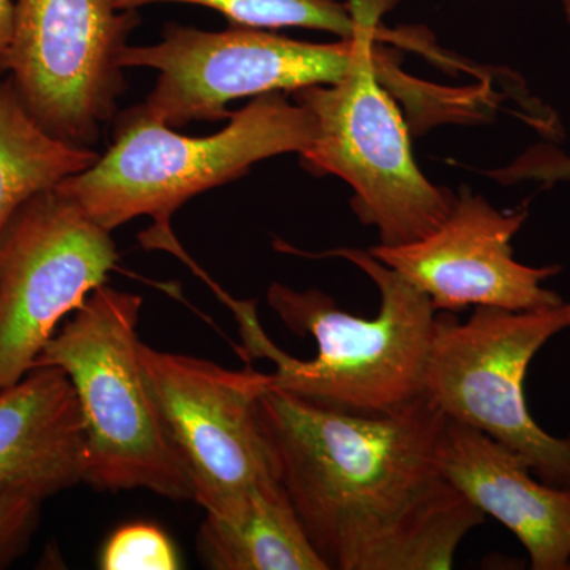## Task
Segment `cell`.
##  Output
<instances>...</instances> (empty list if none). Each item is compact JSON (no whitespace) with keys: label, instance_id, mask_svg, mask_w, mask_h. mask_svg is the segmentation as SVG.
Listing matches in <instances>:
<instances>
[{"label":"cell","instance_id":"12","mask_svg":"<svg viewBox=\"0 0 570 570\" xmlns=\"http://www.w3.org/2000/svg\"><path fill=\"white\" fill-rule=\"evenodd\" d=\"M439 464L474 508L515 535L532 570H570L569 489L542 482L519 453L449 417Z\"/></svg>","mask_w":570,"mask_h":570},{"label":"cell","instance_id":"4","mask_svg":"<svg viewBox=\"0 0 570 570\" xmlns=\"http://www.w3.org/2000/svg\"><path fill=\"white\" fill-rule=\"evenodd\" d=\"M141 305L140 295L100 285L56 330L33 367H59L73 385L86 436V483L195 501L189 471L142 373Z\"/></svg>","mask_w":570,"mask_h":570},{"label":"cell","instance_id":"2","mask_svg":"<svg viewBox=\"0 0 570 570\" xmlns=\"http://www.w3.org/2000/svg\"><path fill=\"white\" fill-rule=\"evenodd\" d=\"M284 253L340 257L351 262L379 291L376 317L348 314L332 296L309 288L299 292L275 283L266 292L268 305L294 335L313 337L317 356L298 360L266 336L257 318V303L239 302L212 284L232 307L247 360L268 358L276 371L269 389L283 390L317 406L355 415H385L425 396V373L438 311L430 298L370 250L337 247L311 255L277 242Z\"/></svg>","mask_w":570,"mask_h":570},{"label":"cell","instance_id":"6","mask_svg":"<svg viewBox=\"0 0 570 570\" xmlns=\"http://www.w3.org/2000/svg\"><path fill=\"white\" fill-rule=\"evenodd\" d=\"M570 328V299L531 311L475 307L466 322L438 316L425 396L449 419L519 453L535 478L570 490V433L553 436L532 419L524 379L534 356Z\"/></svg>","mask_w":570,"mask_h":570},{"label":"cell","instance_id":"16","mask_svg":"<svg viewBox=\"0 0 570 570\" xmlns=\"http://www.w3.org/2000/svg\"><path fill=\"white\" fill-rule=\"evenodd\" d=\"M115 9L138 10L153 3H189L223 14L230 26L253 29L303 28L351 39L360 17L344 0H111Z\"/></svg>","mask_w":570,"mask_h":570},{"label":"cell","instance_id":"13","mask_svg":"<svg viewBox=\"0 0 570 570\" xmlns=\"http://www.w3.org/2000/svg\"><path fill=\"white\" fill-rule=\"evenodd\" d=\"M86 436L70 379L32 367L0 392V498L43 502L85 482Z\"/></svg>","mask_w":570,"mask_h":570},{"label":"cell","instance_id":"20","mask_svg":"<svg viewBox=\"0 0 570 570\" xmlns=\"http://www.w3.org/2000/svg\"><path fill=\"white\" fill-rule=\"evenodd\" d=\"M14 31V0H0V55L9 48Z\"/></svg>","mask_w":570,"mask_h":570},{"label":"cell","instance_id":"11","mask_svg":"<svg viewBox=\"0 0 570 570\" xmlns=\"http://www.w3.org/2000/svg\"><path fill=\"white\" fill-rule=\"evenodd\" d=\"M527 219L528 208L502 213L461 189L436 230L407 245L371 247L370 254L423 292L438 313L560 305L564 298L543 283L560 275L561 266H530L513 257L512 239Z\"/></svg>","mask_w":570,"mask_h":570},{"label":"cell","instance_id":"7","mask_svg":"<svg viewBox=\"0 0 570 570\" xmlns=\"http://www.w3.org/2000/svg\"><path fill=\"white\" fill-rule=\"evenodd\" d=\"M362 24L360 17L355 36L336 43H309L242 26L212 32L167 24L157 43L127 45L119 66L157 70L142 108L165 126L181 129L230 119L234 111L227 105L236 99L340 81L354 66Z\"/></svg>","mask_w":570,"mask_h":570},{"label":"cell","instance_id":"5","mask_svg":"<svg viewBox=\"0 0 570 570\" xmlns=\"http://www.w3.org/2000/svg\"><path fill=\"white\" fill-rule=\"evenodd\" d=\"M363 10L354 66L333 85L292 92L316 118V138L299 154L314 175H335L354 190L352 209L376 227L381 245L400 246L436 230L455 194L434 186L412 156L406 122L381 80L374 48L389 0H356Z\"/></svg>","mask_w":570,"mask_h":570},{"label":"cell","instance_id":"10","mask_svg":"<svg viewBox=\"0 0 570 570\" xmlns=\"http://www.w3.org/2000/svg\"><path fill=\"white\" fill-rule=\"evenodd\" d=\"M142 373L193 480L195 502L232 519L262 483L277 479L257 417L269 374L140 344Z\"/></svg>","mask_w":570,"mask_h":570},{"label":"cell","instance_id":"15","mask_svg":"<svg viewBox=\"0 0 570 570\" xmlns=\"http://www.w3.org/2000/svg\"><path fill=\"white\" fill-rule=\"evenodd\" d=\"M48 134L29 115L9 75L0 70V232L33 195L82 174L99 160Z\"/></svg>","mask_w":570,"mask_h":570},{"label":"cell","instance_id":"9","mask_svg":"<svg viewBox=\"0 0 570 570\" xmlns=\"http://www.w3.org/2000/svg\"><path fill=\"white\" fill-rule=\"evenodd\" d=\"M111 232L58 187L29 198L0 232V392L21 381L67 314L107 283Z\"/></svg>","mask_w":570,"mask_h":570},{"label":"cell","instance_id":"1","mask_svg":"<svg viewBox=\"0 0 570 570\" xmlns=\"http://www.w3.org/2000/svg\"><path fill=\"white\" fill-rule=\"evenodd\" d=\"M257 417L328 570H449L485 523L442 472L448 415L426 396L392 414L355 415L269 389Z\"/></svg>","mask_w":570,"mask_h":570},{"label":"cell","instance_id":"21","mask_svg":"<svg viewBox=\"0 0 570 570\" xmlns=\"http://www.w3.org/2000/svg\"><path fill=\"white\" fill-rule=\"evenodd\" d=\"M562 13H564L566 21L570 26V0H561Z\"/></svg>","mask_w":570,"mask_h":570},{"label":"cell","instance_id":"17","mask_svg":"<svg viewBox=\"0 0 570 570\" xmlns=\"http://www.w3.org/2000/svg\"><path fill=\"white\" fill-rule=\"evenodd\" d=\"M99 566L104 570H176L181 562L174 542L160 528L134 523L112 532Z\"/></svg>","mask_w":570,"mask_h":570},{"label":"cell","instance_id":"19","mask_svg":"<svg viewBox=\"0 0 570 570\" xmlns=\"http://www.w3.org/2000/svg\"><path fill=\"white\" fill-rule=\"evenodd\" d=\"M501 183L534 181L557 184L570 181V157L549 145H538L520 156L510 167L491 171Z\"/></svg>","mask_w":570,"mask_h":570},{"label":"cell","instance_id":"18","mask_svg":"<svg viewBox=\"0 0 570 570\" xmlns=\"http://www.w3.org/2000/svg\"><path fill=\"white\" fill-rule=\"evenodd\" d=\"M41 502L26 497L0 498V569L10 568L39 530Z\"/></svg>","mask_w":570,"mask_h":570},{"label":"cell","instance_id":"14","mask_svg":"<svg viewBox=\"0 0 570 570\" xmlns=\"http://www.w3.org/2000/svg\"><path fill=\"white\" fill-rule=\"evenodd\" d=\"M197 551L214 570H328L279 479L257 487L232 519L206 513Z\"/></svg>","mask_w":570,"mask_h":570},{"label":"cell","instance_id":"8","mask_svg":"<svg viewBox=\"0 0 570 570\" xmlns=\"http://www.w3.org/2000/svg\"><path fill=\"white\" fill-rule=\"evenodd\" d=\"M140 26L111 0H14V31L0 55L29 115L52 137L92 148L126 91L119 56Z\"/></svg>","mask_w":570,"mask_h":570},{"label":"cell","instance_id":"3","mask_svg":"<svg viewBox=\"0 0 570 570\" xmlns=\"http://www.w3.org/2000/svg\"><path fill=\"white\" fill-rule=\"evenodd\" d=\"M309 108L283 92L255 97L209 137H184L157 121L142 105L116 115L110 149L58 189L105 230L138 216L170 228L171 216L197 195L243 178L253 165L305 153L316 138Z\"/></svg>","mask_w":570,"mask_h":570}]
</instances>
